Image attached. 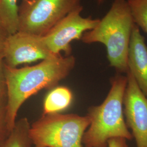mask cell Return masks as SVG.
<instances>
[{
	"mask_svg": "<svg viewBox=\"0 0 147 147\" xmlns=\"http://www.w3.org/2000/svg\"><path fill=\"white\" fill-rule=\"evenodd\" d=\"M75 64L76 58L73 55L63 57L59 55L31 67L17 68L5 65L7 121L10 132L14 127L18 112L23 103L39 90L56 86L68 76Z\"/></svg>",
	"mask_w": 147,
	"mask_h": 147,
	"instance_id": "cell-1",
	"label": "cell"
},
{
	"mask_svg": "<svg viewBox=\"0 0 147 147\" xmlns=\"http://www.w3.org/2000/svg\"><path fill=\"white\" fill-rule=\"evenodd\" d=\"M110 82V91L102 104L88 110L87 116L90 123L82 138L84 147H107V142L111 138L121 137L131 140L133 138L126 126L123 112L127 76L117 73Z\"/></svg>",
	"mask_w": 147,
	"mask_h": 147,
	"instance_id": "cell-2",
	"label": "cell"
},
{
	"mask_svg": "<svg viewBox=\"0 0 147 147\" xmlns=\"http://www.w3.org/2000/svg\"><path fill=\"white\" fill-rule=\"evenodd\" d=\"M135 24L127 1L115 0L97 26L84 33L81 40L85 44L105 45L110 65L117 73L126 75L129 47Z\"/></svg>",
	"mask_w": 147,
	"mask_h": 147,
	"instance_id": "cell-3",
	"label": "cell"
},
{
	"mask_svg": "<svg viewBox=\"0 0 147 147\" xmlns=\"http://www.w3.org/2000/svg\"><path fill=\"white\" fill-rule=\"evenodd\" d=\"M90 121L87 116L58 113L42 115L30 127L33 147H83Z\"/></svg>",
	"mask_w": 147,
	"mask_h": 147,
	"instance_id": "cell-4",
	"label": "cell"
},
{
	"mask_svg": "<svg viewBox=\"0 0 147 147\" xmlns=\"http://www.w3.org/2000/svg\"><path fill=\"white\" fill-rule=\"evenodd\" d=\"M82 0H22L18 6V31L44 36Z\"/></svg>",
	"mask_w": 147,
	"mask_h": 147,
	"instance_id": "cell-5",
	"label": "cell"
},
{
	"mask_svg": "<svg viewBox=\"0 0 147 147\" xmlns=\"http://www.w3.org/2000/svg\"><path fill=\"white\" fill-rule=\"evenodd\" d=\"M82 10L81 5L71 11L42 36L47 49L53 54L58 55L64 51L65 56L71 55V42L74 40H81L84 33L94 28L99 22V19L82 16L81 12Z\"/></svg>",
	"mask_w": 147,
	"mask_h": 147,
	"instance_id": "cell-6",
	"label": "cell"
},
{
	"mask_svg": "<svg viewBox=\"0 0 147 147\" xmlns=\"http://www.w3.org/2000/svg\"><path fill=\"white\" fill-rule=\"evenodd\" d=\"M2 55L5 65L11 68L57 56L47 49L42 36L19 31L8 37Z\"/></svg>",
	"mask_w": 147,
	"mask_h": 147,
	"instance_id": "cell-7",
	"label": "cell"
},
{
	"mask_svg": "<svg viewBox=\"0 0 147 147\" xmlns=\"http://www.w3.org/2000/svg\"><path fill=\"white\" fill-rule=\"evenodd\" d=\"M126 76L127 84L123 100L125 123L131 130L137 147H147V98L129 71Z\"/></svg>",
	"mask_w": 147,
	"mask_h": 147,
	"instance_id": "cell-8",
	"label": "cell"
},
{
	"mask_svg": "<svg viewBox=\"0 0 147 147\" xmlns=\"http://www.w3.org/2000/svg\"><path fill=\"white\" fill-rule=\"evenodd\" d=\"M127 64L129 71L147 98V46L140 28L135 24L129 44Z\"/></svg>",
	"mask_w": 147,
	"mask_h": 147,
	"instance_id": "cell-9",
	"label": "cell"
},
{
	"mask_svg": "<svg viewBox=\"0 0 147 147\" xmlns=\"http://www.w3.org/2000/svg\"><path fill=\"white\" fill-rule=\"evenodd\" d=\"M73 94L68 88L59 86L53 89L46 96L43 106V115L58 113L71 104Z\"/></svg>",
	"mask_w": 147,
	"mask_h": 147,
	"instance_id": "cell-10",
	"label": "cell"
},
{
	"mask_svg": "<svg viewBox=\"0 0 147 147\" xmlns=\"http://www.w3.org/2000/svg\"><path fill=\"white\" fill-rule=\"evenodd\" d=\"M31 125L25 117L17 121L2 147H33L29 131Z\"/></svg>",
	"mask_w": 147,
	"mask_h": 147,
	"instance_id": "cell-11",
	"label": "cell"
},
{
	"mask_svg": "<svg viewBox=\"0 0 147 147\" xmlns=\"http://www.w3.org/2000/svg\"><path fill=\"white\" fill-rule=\"evenodd\" d=\"M18 0H0V16L10 34L18 31Z\"/></svg>",
	"mask_w": 147,
	"mask_h": 147,
	"instance_id": "cell-12",
	"label": "cell"
},
{
	"mask_svg": "<svg viewBox=\"0 0 147 147\" xmlns=\"http://www.w3.org/2000/svg\"><path fill=\"white\" fill-rule=\"evenodd\" d=\"M134 20L147 34V0H127Z\"/></svg>",
	"mask_w": 147,
	"mask_h": 147,
	"instance_id": "cell-13",
	"label": "cell"
},
{
	"mask_svg": "<svg viewBox=\"0 0 147 147\" xmlns=\"http://www.w3.org/2000/svg\"><path fill=\"white\" fill-rule=\"evenodd\" d=\"M7 93L5 84L0 85V147H2L9 135L7 121Z\"/></svg>",
	"mask_w": 147,
	"mask_h": 147,
	"instance_id": "cell-14",
	"label": "cell"
},
{
	"mask_svg": "<svg viewBox=\"0 0 147 147\" xmlns=\"http://www.w3.org/2000/svg\"><path fill=\"white\" fill-rule=\"evenodd\" d=\"M10 35L0 16V55L2 54L4 45L8 37Z\"/></svg>",
	"mask_w": 147,
	"mask_h": 147,
	"instance_id": "cell-15",
	"label": "cell"
},
{
	"mask_svg": "<svg viewBox=\"0 0 147 147\" xmlns=\"http://www.w3.org/2000/svg\"><path fill=\"white\" fill-rule=\"evenodd\" d=\"M107 147H129L127 140L124 138L116 137L110 139L107 142Z\"/></svg>",
	"mask_w": 147,
	"mask_h": 147,
	"instance_id": "cell-16",
	"label": "cell"
},
{
	"mask_svg": "<svg viewBox=\"0 0 147 147\" xmlns=\"http://www.w3.org/2000/svg\"><path fill=\"white\" fill-rule=\"evenodd\" d=\"M5 64L2 54L0 55V85L5 84Z\"/></svg>",
	"mask_w": 147,
	"mask_h": 147,
	"instance_id": "cell-17",
	"label": "cell"
},
{
	"mask_svg": "<svg viewBox=\"0 0 147 147\" xmlns=\"http://www.w3.org/2000/svg\"><path fill=\"white\" fill-rule=\"evenodd\" d=\"M97 1H98V2L99 3H101L104 0H97Z\"/></svg>",
	"mask_w": 147,
	"mask_h": 147,
	"instance_id": "cell-18",
	"label": "cell"
}]
</instances>
